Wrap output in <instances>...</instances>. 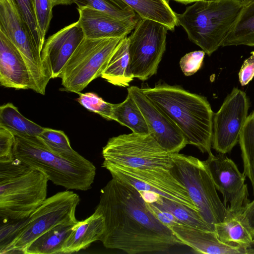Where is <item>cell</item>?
I'll use <instances>...</instances> for the list:
<instances>
[{
    "label": "cell",
    "mask_w": 254,
    "mask_h": 254,
    "mask_svg": "<svg viewBox=\"0 0 254 254\" xmlns=\"http://www.w3.org/2000/svg\"><path fill=\"white\" fill-rule=\"evenodd\" d=\"M184 245L196 253L207 254H254L253 248L246 249L221 241L213 231H207L176 223L169 227Z\"/></svg>",
    "instance_id": "obj_19"
},
{
    "label": "cell",
    "mask_w": 254,
    "mask_h": 254,
    "mask_svg": "<svg viewBox=\"0 0 254 254\" xmlns=\"http://www.w3.org/2000/svg\"><path fill=\"white\" fill-rule=\"evenodd\" d=\"M0 31L14 44L26 61L33 91L44 95L52 77L43 62L42 50L35 43L15 0H0Z\"/></svg>",
    "instance_id": "obj_10"
},
{
    "label": "cell",
    "mask_w": 254,
    "mask_h": 254,
    "mask_svg": "<svg viewBox=\"0 0 254 254\" xmlns=\"http://www.w3.org/2000/svg\"><path fill=\"white\" fill-rule=\"evenodd\" d=\"M128 5L141 19L158 22L173 31L178 26L176 13L167 0H121Z\"/></svg>",
    "instance_id": "obj_23"
},
{
    "label": "cell",
    "mask_w": 254,
    "mask_h": 254,
    "mask_svg": "<svg viewBox=\"0 0 254 254\" xmlns=\"http://www.w3.org/2000/svg\"><path fill=\"white\" fill-rule=\"evenodd\" d=\"M254 46V1L243 6L222 46Z\"/></svg>",
    "instance_id": "obj_26"
},
{
    "label": "cell",
    "mask_w": 254,
    "mask_h": 254,
    "mask_svg": "<svg viewBox=\"0 0 254 254\" xmlns=\"http://www.w3.org/2000/svg\"><path fill=\"white\" fill-rule=\"evenodd\" d=\"M172 172L184 185L202 219L215 231L227 209L220 199L205 161L179 153L173 154Z\"/></svg>",
    "instance_id": "obj_7"
},
{
    "label": "cell",
    "mask_w": 254,
    "mask_h": 254,
    "mask_svg": "<svg viewBox=\"0 0 254 254\" xmlns=\"http://www.w3.org/2000/svg\"><path fill=\"white\" fill-rule=\"evenodd\" d=\"M95 211L105 218L100 241L107 249L138 254L165 252L184 245L149 210L140 192L117 178L112 177L101 189Z\"/></svg>",
    "instance_id": "obj_1"
},
{
    "label": "cell",
    "mask_w": 254,
    "mask_h": 254,
    "mask_svg": "<svg viewBox=\"0 0 254 254\" xmlns=\"http://www.w3.org/2000/svg\"><path fill=\"white\" fill-rule=\"evenodd\" d=\"M168 28L140 18L128 39L130 69L134 78L145 81L155 74L166 50Z\"/></svg>",
    "instance_id": "obj_11"
},
{
    "label": "cell",
    "mask_w": 254,
    "mask_h": 254,
    "mask_svg": "<svg viewBox=\"0 0 254 254\" xmlns=\"http://www.w3.org/2000/svg\"><path fill=\"white\" fill-rule=\"evenodd\" d=\"M101 77L114 85L123 87L129 86L133 80L127 36L120 41Z\"/></svg>",
    "instance_id": "obj_22"
},
{
    "label": "cell",
    "mask_w": 254,
    "mask_h": 254,
    "mask_svg": "<svg viewBox=\"0 0 254 254\" xmlns=\"http://www.w3.org/2000/svg\"><path fill=\"white\" fill-rule=\"evenodd\" d=\"M27 217L3 221L0 227V254L14 241L26 223Z\"/></svg>",
    "instance_id": "obj_34"
},
{
    "label": "cell",
    "mask_w": 254,
    "mask_h": 254,
    "mask_svg": "<svg viewBox=\"0 0 254 254\" xmlns=\"http://www.w3.org/2000/svg\"><path fill=\"white\" fill-rule=\"evenodd\" d=\"M105 230L104 216L95 211L90 216L74 225L64 243L62 254H71L86 249L93 242L100 241Z\"/></svg>",
    "instance_id": "obj_20"
},
{
    "label": "cell",
    "mask_w": 254,
    "mask_h": 254,
    "mask_svg": "<svg viewBox=\"0 0 254 254\" xmlns=\"http://www.w3.org/2000/svg\"><path fill=\"white\" fill-rule=\"evenodd\" d=\"M77 7L89 6L122 20L136 18V13L121 0H75Z\"/></svg>",
    "instance_id": "obj_31"
},
{
    "label": "cell",
    "mask_w": 254,
    "mask_h": 254,
    "mask_svg": "<svg viewBox=\"0 0 254 254\" xmlns=\"http://www.w3.org/2000/svg\"><path fill=\"white\" fill-rule=\"evenodd\" d=\"M78 21L89 39L124 38L135 28L139 18L122 20L89 6L77 8Z\"/></svg>",
    "instance_id": "obj_17"
},
{
    "label": "cell",
    "mask_w": 254,
    "mask_h": 254,
    "mask_svg": "<svg viewBox=\"0 0 254 254\" xmlns=\"http://www.w3.org/2000/svg\"><path fill=\"white\" fill-rule=\"evenodd\" d=\"M242 212H233L227 209L224 221L215 225V232L223 243L248 249L254 245V236L244 222Z\"/></svg>",
    "instance_id": "obj_21"
},
{
    "label": "cell",
    "mask_w": 254,
    "mask_h": 254,
    "mask_svg": "<svg viewBox=\"0 0 254 254\" xmlns=\"http://www.w3.org/2000/svg\"><path fill=\"white\" fill-rule=\"evenodd\" d=\"M215 188L223 195V203L231 212L243 211L250 202L246 177L224 154L208 156L205 160Z\"/></svg>",
    "instance_id": "obj_14"
},
{
    "label": "cell",
    "mask_w": 254,
    "mask_h": 254,
    "mask_svg": "<svg viewBox=\"0 0 254 254\" xmlns=\"http://www.w3.org/2000/svg\"><path fill=\"white\" fill-rule=\"evenodd\" d=\"M0 83L6 88L34 90L26 61L14 44L0 31Z\"/></svg>",
    "instance_id": "obj_18"
},
{
    "label": "cell",
    "mask_w": 254,
    "mask_h": 254,
    "mask_svg": "<svg viewBox=\"0 0 254 254\" xmlns=\"http://www.w3.org/2000/svg\"><path fill=\"white\" fill-rule=\"evenodd\" d=\"M38 137L52 152L72 161H82L84 157L71 147L69 139L62 130L44 127Z\"/></svg>",
    "instance_id": "obj_30"
},
{
    "label": "cell",
    "mask_w": 254,
    "mask_h": 254,
    "mask_svg": "<svg viewBox=\"0 0 254 254\" xmlns=\"http://www.w3.org/2000/svg\"><path fill=\"white\" fill-rule=\"evenodd\" d=\"M102 167L112 177L125 182L139 191H150L198 211L184 185L172 173H154L115 165L104 161Z\"/></svg>",
    "instance_id": "obj_12"
},
{
    "label": "cell",
    "mask_w": 254,
    "mask_h": 254,
    "mask_svg": "<svg viewBox=\"0 0 254 254\" xmlns=\"http://www.w3.org/2000/svg\"><path fill=\"white\" fill-rule=\"evenodd\" d=\"M249 107L246 93L233 88L213 115L212 147L217 152L225 154L238 143Z\"/></svg>",
    "instance_id": "obj_13"
},
{
    "label": "cell",
    "mask_w": 254,
    "mask_h": 254,
    "mask_svg": "<svg viewBox=\"0 0 254 254\" xmlns=\"http://www.w3.org/2000/svg\"><path fill=\"white\" fill-rule=\"evenodd\" d=\"M123 38H84L65 64L59 76L67 91L79 94L101 76Z\"/></svg>",
    "instance_id": "obj_8"
},
{
    "label": "cell",
    "mask_w": 254,
    "mask_h": 254,
    "mask_svg": "<svg viewBox=\"0 0 254 254\" xmlns=\"http://www.w3.org/2000/svg\"><path fill=\"white\" fill-rule=\"evenodd\" d=\"M243 7L233 0L197 1L183 13H176L178 25L210 56L222 46Z\"/></svg>",
    "instance_id": "obj_4"
},
{
    "label": "cell",
    "mask_w": 254,
    "mask_h": 254,
    "mask_svg": "<svg viewBox=\"0 0 254 254\" xmlns=\"http://www.w3.org/2000/svg\"><path fill=\"white\" fill-rule=\"evenodd\" d=\"M173 0L184 4H188L189 3H193L195 1H199V0Z\"/></svg>",
    "instance_id": "obj_41"
},
{
    "label": "cell",
    "mask_w": 254,
    "mask_h": 254,
    "mask_svg": "<svg viewBox=\"0 0 254 254\" xmlns=\"http://www.w3.org/2000/svg\"><path fill=\"white\" fill-rule=\"evenodd\" d=\"M15 1L29 27L35 43L42 51L43 46L40 41L35 15L34 0H15Z\"/></svg>",
    "instance_id": "obj_35"
},
{
    "label": "cell",
    "mask_w": 254,
    "mask_h": 254,
    "mask_svg": "<svg viewBox=\"0 0 254 254\" xmlns=\"http://www.w3.org/2000/svg\"><path fill=\"white\" fill-rule=\"evenodd\" d=\"M113 120L137 133L149 134L145 119L136 103L127 94L122 103L113 106Z\"/></svg>",
    "instance_id": "obj_27"
},
{
    "label": "cell",
    "mask_w": 254,
    "mask_h": 254,
    "mask_svg": "<svg viewBox=\"0 0 254 254\" xmlns=\"http://www.w3.org/2000/svg\"><path fill=\"white\" fill-rule=\"evenodd\" d=\"M77 221L62 223L50 229L31 242L23 254H61L64 243Z\"/></svg>",
    "instance_id": "obj_24"
},
{
    "label": "cell",
    "mask_w": 254,
    "mask_h": 254,
    "mask_svg": "<svg viewBox=\"0 0 254 254\" xmlns=\"http://www.w3.org/2000/svg\"><path fill=\"white\" fill-rule=\"evenodd\" d=\"M53 7L58 5H71L75 3V0H50Z\"/></svg>",
    "instance_id": "obj_40"
},
{
    "label": "cell",
    "mask_w": 254,
    "mask_h": 254,
    "mask_svg": "<svg viewBox=\"0 0 254 254\" xmlns=\"http://www.w3.org/2000/svg\"><path fill=\"white\" fill-rule=\"evenodd\" d=\"M104 161L154 173H171L173 154L161 147L150 134H124L109 139L103 148Z\"/></svg>",
    "instance_id": "obj_6"
},
{
    "label": "cell",
    "mask_w": 254,
    "mask_h": 254,
    "mask_svg": "<svg viewBox=\"0 0 254 254\" xmlns=\"http://www.w3.org/2000/svg\"><path fill=\"white\" fill-rule=\"evenodd\" d=\"M47 175L14 158L0 162V218L3 221L29 217L47 198Z\"/></svg>",
    "instance_id": "obj_3"
},
{
    "label": "cell",
    "mask_w": 254,
    "mask_h": 254,
    "mask_svg": "<svg viewBox=\"0 0 254 254\" xmlns=\"http://www.w3.org/2000/svg\"><path fill=\"white\" fill-rule=\"evenodd\" d=\"M0 127L14 134L33 137H38L44 128L23 116L11 103L0 107Z\"/></svg>",
    "instance_id": "obj_25"
},
{
    "label": "cell",
    "mask_w": 254,
    "mask_h": 254,
    "mask_svg": "<svg viewBox=\"0 0 254 254\" xmlns=\"http://www.w3.org/2000/svg\"><path fill=\"white\" fill-rule=\"evenodd\" d=\"M79 195L71 190L59 192L47 198L27 217L26 223L2 254H23L38 236L59 224L77 221L75 217Z\"/></svg>",
    "instance_id": "obj_9"
},
{
    "label": "cell",
    "mask_w": 254,
    "mask_h": 254,
    "mask_svg": "<svg viewBox=\"0 0 254 254\" xmlns=\"http://www.w3.org/2000/svg\"><path fill=\"white\" fill-rule=\"evenodd\" d=\"M205 54L203 50L195 51L186 54L181 59L180 65L185 75H191L200 68Z\"/></svg>",
    "instance_id": "obj_36"
},
{
    "label": "cell",
    "mask_w": 254,
    "mask_h": 254,
    "mask_svg": "<svg viewBox=\"0 0 254 254\" xmlns=\"http://www.w3.org/2000/svg\"><path fill=\"white\" fill-rule=\"evenodd\" d=\"M14 135V158L41 170L54 184L67 190L92 188L96 168L90 161L68 160L50 151L37 137Z\"/></svg>",
    "instance_id": "obj_5"
},
{
    "label": "cell",
    "mask_w": 254,
    "mask_h": 254,
    "mask_svg": "<svg viewBox=\"0 0 254 254\" xmlns=\"http://www.w3.org/2000/svg\"><path fill=\"white\" fill-rule=\"evenodd\" d=\"M240 3L243 6L248 5L254 1V0H233Z\"/></svg>",
    "instance_id": "obj_42"
},
{
    "label": "cell",
    "mask_w": 254,
    "mask_h": 254,
    "mask_svg": "<svg viewBox=\"0 0 254 254\" xmlns=\"http://www.w3.org/2000/svg\"><path fill=\"white\" fill-rule=\"evenodd\" d=\"M244 62L239 72V78L242 86L248 84L254 77V51Z\"/></svg>",
    "instance_id": "obj_38"
},
{
    "label": "cell",
    "mask_w": 254,
    "mask_h": 254,
    "mask_svg": "<svg viewBox=\"0 0 254 254\" xmlns=\"http://www.w3.org/2000/svg\"><path fill=\"white\" fill-rule=\"evenodd\" d=\"M53 7L50 0H34L35 15L40 41L43 46L53 17Z\"/></svg>",
    "instance_id": "obj_33"
},
{
    "label": "cell",
    "mask_w": 254,
    "mask_h": 254,
    "mask_svg": "<svg viewBox=\"0 0 254 254\" xmlns=\"http://www.w3.org/2000/svg\"><path fill=\"white\" fill-rule=\"evenodd\" d=\"M179 127L188 144L211 156L214 113L207 99L178 86L159 83L141 88Z\"/></svg>",
    "instance_id": "obj_2"
},
{
    "label": "cell",
    "mask_w": 254,
    "mask_h": 254,
    "mask_svg": "<svg viewBox=\"0 0 254 254\" xmlns=\"http://www.w3.org/2000/svg\"><path fill=\"white\" fill-rule=\"evenodd\" d=\"M242 217L254 236V200L250 201L242 212Z\"/></svg>",
    "instance_id": "obj_39"
},
{
    "label": "cell",
    "mask_w": 254,
    "mask_h": 254,
    "mask_svg": "<svg viewBox=\"0 0 254 254\" xmlns=\"http://www.w3.org/2000/svg\"><path fill=\"white\" fill-rule=\"evenodd\" d=\"M239 142L243 161V173L250 180L254 195V110L247 117Z\"/></svg>",
    "instance_id": "obj_29"
},
{
    "label": "cell",
    "mask_w": 254,
    "mask_h": 254,
    "mask_svg": "<svg viewBox=\"0 0 254 254\" xmlns=\"http://www.w3.org/2000/svg\"><path fill=\"white\" fill-rule=\"evenodd\" d=\"M151 203L159 209L171 213L182 224L201 230L213 231L197 211L160 196Z\"/></svg>",
    "instance_id": "obj_28"
},
{
    "label": "cell",
    "mask_w": 254,
    "mask_h": 254,
    "mask_svg": "<svg viewBox=\"0 0 254 254\" xmlns=\"http://www.w3.org/2000/svg\"><path fill=\"white\" fill-rule=\"evenodd\" d=\"M15 140V135L11 131L0 127V162H8L14 159Z\"/></svg>",
    "instance_id": "obj_37"
},
{
    "label": "cell",
    "mask_w": 254,
    "mask_h": 254,
    "mask_svg": "<svg viewBox=\"0 0 254 254\" xmlns=\"http://www.w3.org/2000/svg\"><path fill=\"white\" fill-rule=\"evenodd\" d=\"M143 114L149 134L168 152L178 153L188 144L179 127L153 101L147 97L141 88L132 86L127 89Z\"/></svg>",
    "instance_id": "obj_15"
},
{
    "label": "cell",
    "mask_w": 254,
    "mask_h": 254,
    "mask_svg": "<svg viewBox=\"0 0 254 254\" xmlns=\"http://www.w3.org/2000/svg\"><path fill=\"white\" fill-rule=\"evenodd\" d=\"M84 38L77 21L61 29L45 41L41 57L52 78L59 77L65 64Z\"/></svg>",
    "instance_id": "obj_16"
},
{
    "label": "cell",
    "mask_w": 254,
    "mask_h": 254,
    "mask_svg": "<svg viewBox=\"0 0 254 254\" xmlns=\"http://www.w3.org/2000/svg\"></svg>",
    "instance_id": "obj_43"
},
{
    "label": "cell",
    "mask_w": 254,
    "mask_h": 254,
    "mask_svg": "<svg viewBox=\"0 0 254 254\" xmlns=\"http://www.w3.org/2000/svg\"><path fill=\"white\" fill-rule=\"evenodd\" d=\"M78 94L79 97L77 100L82 106L108 120H113V104L104 101L94 93H80Z\"/></svg>",
    "instance_id": "obj_32"
}]
</instances>
